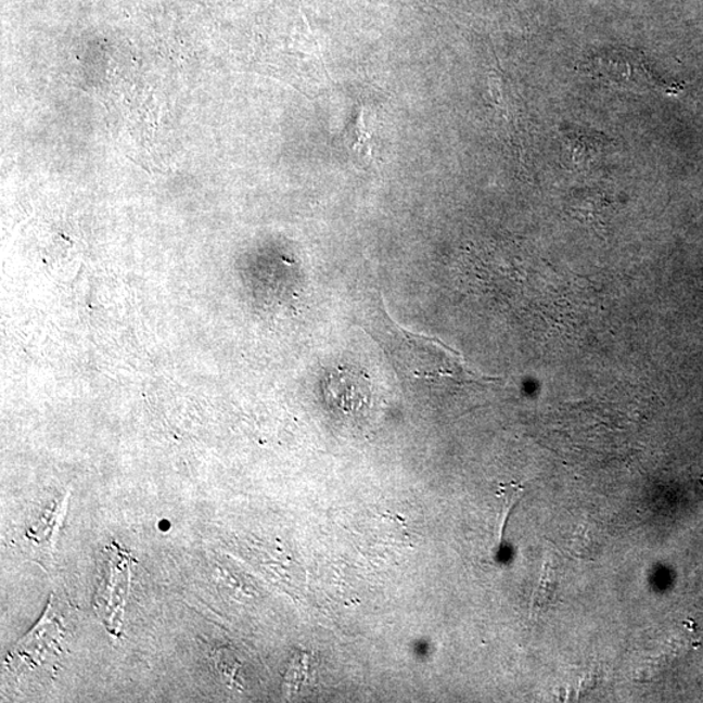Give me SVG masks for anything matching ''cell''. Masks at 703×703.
I'll list each match as a JSON object with an SVG mask.
<instances>
[{
  "label": "cell",
  "mask_w": 703,
  "mask_h": 703,
  "mask_svg": "<svg viewBox=\"0 0 703 703\" xmlns=\"http://www.w3.org/2000/svg\"><path fill=\"white\" fill-rule=\"evenodd\" d=\"M584 69L602 80L628 89H643L654 85L651 74L642 56L627 50L602 52L591 56L584 64Z\"/></svg>",
  "instance_id": "obj_3"
},
{
  "label": "cell",
  "mask_w": 703,
  "mask_h": 703,
  "mask_svg": "<svg viewBox=\"0 0 703 703\" xmlns=\"http://www.w3.org/2000/svg\"><path fill=\"white\" fill-rule=\"evenodd\" d=\"M562 141L572 165L579 167L595 165L611 146L603 135L576 127L564 130Z\"/></svg>",
  "instance_id": "obj_4"
},
{
  "label": "cell",
  "mask_w": 703,
  "mask_h": 703,
  "mask_svg": "<svg viewBox=\"0 0 703 703\" xmlns=\"http://www.w3.org/2000/svg\"><path fill=\"white\" fill-rule=\"evenodd\" d=\"M363 328L380 343L393 360L397 371L410 382H464L471 373L459 356L434 338L412 334L397 325L383 308V303Z\"/></svg>",
  "instance_id": "obj_1"
},
{
  "label": "cell",
  "mask_w": 703,
  "mask_h": 703,
  "mask_svg": "<svg viewBox=\"0 0 703 703\" xmlns=\"http://www.w3.org/2000/svg\"><path fill=\"white\" fill-rule=\"evenodd\" d=\"M51 601L41 621L20 641L7 660L9 673L26 680L31 674H48L56 666L65 641V624L54 601Z\"/></svg>",
  "instance_id": "obj_2"
}]
</instances>
